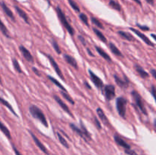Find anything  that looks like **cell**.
<instances>
[{"mask_svg":"<svg viewBox=\"0 0 156 155\" xmlns=\"http://www.w3.org/2000/svg\"><path fill=\"white\" fill-rule=\"evenodd\" d=\"M29 112H30V115L34 117V118L37 119L39 120L44 126L45 127H48V122L47 121V118H46L45 115L43 112V111L40 109L39 107H37L35 105H31L29 107Z\"/></svg>","mask_w":156,"mask_h":155,"instance_id":"obj_1","label":"cell"},{"mask_svg":"<svg viewBox=\"0 0 156 155\" xmlns=\"http://www.w3.org/2000/svg\"><path fill=\"white\" fill-rule=\"evenodd\" d=\"M56 14H57L58 18H59V20L60 21V22L62 23V25H63L64 27L66 29V30L69 32V33L70 35H72V36H73V35L75 34L74 29L72 27L71 24L69 23L68 20L66 19V17L65 14H64L63 12L62 11V9H61L59 6H57V7L56 8Z\"/></svg>","mask_w":156,"mask_h":155,"instance_id":"obj_2","label":"cell"},{"mask_svg":"<svg viewBox=\"0 0 156 155\" xmlns=\"http://www.w3.org/2000/svg\"><path fill=\"white\" fill-rule=\"evenodd\" d=\"M126 104H127V100L123 97H118L116 101V107L118 112V114L123 118L126 116Z\"/></svg>","mask_w":156,"mask_h":155,"instance_id":"obj_3","label":"cell"},{"mask_svg":"<svg viewBox=\"0 0 156 155\" xmlns=\"http://www.w3.org/2000/svg\"><path fill=\"white\" fill-rule=\"evenodd\" d=\"M131 95H132L133 98V100L135 101L136 105L137 107L142 111L144 115H147V111H146V108H145L144 104H143V99H142L141 96L140 94L137 92L136 91H133L131 92Z\"/></svg>","mask_w":156,"mask_h":155,"instance_id":"obj_4","label":"cell"},{"mask_svg":"<svg viewBox=\"0 0 156 155\" xmlns=\"http://www.w3.org/2000/svg\"><path fill=\"white\" fill-rule=\"evenodd\" d=\"M104 94H105V99L108 101H111L116 96L115 87L112 84L106 85L105 87V89H104Z\"/></svg>","mask_w":156,"mask_h":155,"instance_id":"obj_5","label":"cell"},{"mask_svg":"<svg viewBox=\"0 0 156 155\" xmlns=\"http://www.w3.org/2000/svg\"><path fill=\"white\" fill-rule=\"evenodd\" d=\"M44 55H45L46 56H47V58H48L49 61H50V64H51L52 67H53V68L54 69V71H56V74H58V75L59 76V78H60L61 79H62V80H64V77H63V74H62V71H61V69L59 68V65H58V64L56 63V62L55 61V59H53V57H52L51 56H50V55H47L44 53Z\"/></svg>","mask_w":156,"mask_h":155,"instance_id":"obj_6","label":"cell"},{"mask_svg":"<svg viewBox=\"0 0 156 155\" xmlns=\"http://www.w3.org/2000/svg\"><path fill=\"white\" fill-rule=\"evenodd\" d=\"M88 73H89L90 78H91V81L93 82V84H94L98 88H99V89H101V88L104 87V83H103V81H102L101 79L100 78L98 77V76L96 75V74H94L92 71H91V70H90V69L88 70Z\"/></svg>","mask_w":156,"mask_h":155,"instance_id":"obj_7","label":"cell"},{"mask_svg":"<svg viewBox=\"0 0 156 155\" xmlns=\"http://www.w3.org/2000/svg\"><path fill=\"white\" fill-rule=\"evenodd\" d=\"M29 132H30V135H31L32 138H33L34 141V143H35V144H36V145L37 146V147H39L40 149H41V151L44 152V153H45V154H47V155L50 154V153H49V151H48V150H47V147H46L45 146H44V144H43V143L41 142V141H40L39 139H38L36 135H35L34 134L33 132H31V131H29Z\"/></svg>","mask_w":156,"mask_h":155,"instance_id":"obj_8","label":"cell"},{"mask_svg":"<svg viewBox=\"0 0 156 155\" xmlns=\"http://www.w3.org/2000/svg\"><path fill=\"white\" fill-rule=\"evenodd\" d=\"M53 99H54V100H56V102H57L58 104H59V106H60V107L62 108V109H63V110L65 111L66 112H67V113H68L69 115L71 117H73V113H72V112H71V111H70V109H69V106H67L65 102H63L62 100H61L60 97H59V96H57V95H56V94H54V95L53 96Z\"/></svg>","mask_w":156,"mask_h":155,"instance_id":"obj_9","label":"cell"},{"mask_svg":"<svg viewBox=\"0 0 156 155\" xmlns=\"http://www.w3.org/2000/svg\"><path fill=\"white\" fill-rule=\"evenodd\" d=\"M19 50L21 52V55L23 56V57L27 61V62H34V58L32 56L31 53H30L27 49H26L25 47L23 45H20L19 46Z\"/></svg>","mask_w":156,"mask_h":155,"instance_id":"obj_10","label":"cell"},{"mask_svg":"<svg viewBox=\"0 0 156 155\" xmlns=\"http://www.w3.org/2000/svg\"><path fill=\"white\" fill-rule=\"evenodd\" d=\"M129 29H130V30H132L133 32H134V33H135L136 34L137 36H139V37L141 38V39L143 40V41H144V42L146 43L147 44V45L151 46H155V44H154L153 43L151 42L150 40H149V38H148L147 36H146V35L144 34V33H141V32H140V30H137V29L133 28V27H130V28H129Z\"/></svg>","mask_w":156,"mask_h":155,"instance_id":"obj_11","label":"cell"},{"mask_svg":"<svg viewBox=\"0 0 156 155\" xmlns=\"http://www.w3.org/2000/svg\"><path fill=\"white\" fill-rule=\"evenodd\" d=\"M114 80H115L116 83L117 84V85L118 86H120L121 88H127L128 87H129V80H128L127 77L126 76H125V78L124 80H123V79L119 77L117 74H114Z\"/></svg>","mask_w":156,"mask_h":155,"instance_id":"obj_12","label":"cell"},{"mask_svg":"<svg viewBox=\"0 0 156 155\" xmlns=\"http://www.w3.org/2000/svg\"><path fill=\"white\" fill-rule=\"evenodd\" d=\"M114 141H115V142L117 143V144H118L119 146H120V147H123V148H124L125 150L131 149L130 145H129V144H127V143H126V141H124V140L122 139V138H120V137L118 135H114Z\"/></svg>","mask_w":156,"mask_h":155,"instance_id":"obj_13","label":"cell"},{"mask_svg":"<svg viewBox=\"0 0 156 155\" xmlns=\"http://www.w3.org/2000/svg\"><path fill=\"white\" fill-rule=\"evenodd\" d=\"M0 5H1V7H2V11L4 12V13L5 14V15H7V16L9 17L10 19H12V21H15V16H14L13 13H12V12L11 11V9H9L7 5H6L5 3L4 2H1V3H0Z\"/></svg>","mask_w":156,"mask_h":155,"instance_id":"obj_14","label":"cell"},{"mask_svg":"<svg viewBox=\"0 0 156 155\" xmlns=\"http://www.w3.org/2000/svg\"><path fill=\"white\" fill-rule=\"evenodd\" d=\"M14 8H15V10H16L17 13L18 14V15H19V16L21 17V18H22V19L24 20V21H25L26 24H30V23H29L28 16H27V14H26V12H24V10H22V9H21V8H19V7H18V6H17V5L14 6Z\"/></svg>","mask_w":156,"mask_h":155,"instance_id":"obj_15","label":"cell"},{"mask_svg":"<svg viewBox=\"0 0 156 155\" xmlns=\"http://www.w3.org/2000/svg\"><path fill=\"white\" fill-rule=\"evenodd\" d=\"M63 57H64V59H65L66 62L69 65H70L72 67H73L74 68H76V69H78L77 62H76V60L73 57V56H69V55L65 54L63 56Z\"/></svg>","mask_w":156,"mask_h":155,"instance_id":"obj_16","label":"cell"},{"mask_svg":"<svg viewBox=\"0 0 156 155\" xmlns=\"http://www.w3.org/2000/svg\"><path fill=\"white\" fill-rule=\"evenodd\" d=\"M95 49L96 50H97L98 53H99V55H100L102 58H104V59H105L106 61H108V62H112V59H111V56H110L109 55H108V53H107L106 52L101 48V47H99L98 46H95Z\"/></svg>","mask_w":156,"mask_h":155,"instance_id":"obj_17","label":"cell"},{"mask_svg":"<svg viewBox=\"0 0 156 155\" xmlns=\"http://www.w3.org/2000/svg\"><path fill=\"white\" fill-rule=\"evenodd\" d=\"M69 126H70V128H71V129H73V130L74 131V132H76V133L78 135H79V136H80L82 138H83V139L85 140V141H86V142H88V141H87V140H86V138H85V135H84L83 132H82V129H79V128L78 127V126H76V125H75L74 123H70Z\"/></svg>","mask_w":156,"mask_h":155,"instance_id":"obj_18","label":"cell"},{"mask_svg":"<svg viewBox=\"0 0 156 155\" xmlns=\"http://www.w3.org/2000/svg\"><path fill=\"white\" fill-rule=\"evenodd\" d=\"M96 112H97L98 115V117L100 118V119L101 120L102 122L105 123V124H106V125L109 123V122H108V119L107 118L105 112H104L103 109H102L101 108H98L97 110H96Z\"/></svg>","mask_w":156,"mask_h":155,"instance_id":"obj_19","label":"cell"},{"mask_svg":"<svg viewBox=\"0 0 156 155\" xmlns=\"http://www.w3.org/2000/svg\"><path fill=\"white\" fill-rule=\"evenodd\" d=\"M135 68L136 72L138 73L139 75L142 78H148L149 77V74L142 68L140 65H135Z\"/></svg>","mask_w":156,"mask_h":155,"instance_id":"obj_20","label":"cell"},{"mask_svg":"<svg viewBox=\"0 0 156 155\" xmlns=\"http://www.w3.org/2000/svg\"><path fill=\"white\" fill-rule=\"evenodd\" d=\"M109 49L112 53H114L115 56H120V57H123V54H122L121 51L116 46L115 44H114L113 43H109Z\"/></svg>","mask_w":156,"mask_h":155,"instance_id":"obj_21","label":"cell"},{"mask_svg":"<svg viewBox=\"0 0 156 155\" xmlns=\"http://www.w3.org/2000/svg\"><path fill=\"white\" fill-rule=\"evenodd\" d=\"M0 103H1L2 104V105H4L5 106H6V107H7L8 109H9V110H10L11 112H12V113H13V115H15V116H16V117H18V115H17L16 112H15V109H13V107H12V105H11L10 103H9V102L7 101V100H5V99H3L2 97H0Z\"/></svg>","mask_w":156,"mask_h":155,"instance_id":"obj_22","label":"cell"},{"mask_svg":"<svg viewBox=\"0 0 156 155\" xmlns=\"http://www.w3.org/2000/svg\"><path fill=\"white\" fill-rule=\"evenodd\" d=\"M0 131L7 137V138H9V140L12 139V135H11L10 131L9 130V129L1 121H0Z\"/></svg>","mask_w":156,"mask_h":155,"instance_id":"obj_23","label":"cell"},{"mask_svg":"<svg viewBox=\"0 0 156 155\" xmlns=\"http://www.w3.org/2000/svg\"><path fill=\"white\" fill-rule=\"evenodd\" d=\"M0 31L2 32V34L4 35L5 37L11 38L10 33H9V30H8L7 27H6V26L5 25L4 23L2 22V21L1 19H0Z\"/></svg>","mask_w":156,"mask_h":155,"instance_id":"obj_24","label":"cell"},{"mask_svg":"<svg viewBox=\"0 0 156 155\" xmlns=\"http://www.w3.org/2000/svg\"><path fill=\"white\" fill-rule=\"evenodd\" d=\"M117 33L119 34V36H121L122 38H123V39L126 40L128 41H132L133 40H134L133 36L130 33H127V32L123 31V30H120V31L117 32Z\"/></svg>","mask_w":156,"mask_h":155,"instance_id":"obj_25","label":"cell"},{"mask_svg":"<svg viewBox=\"0 0 156 155\" xmlns=\"http://www.w3.org/2000/svg\"><path fill=\"white\" fill-rule=\"evenodd\" d=\"M80 125H81V129L82 130V132H83L84 135H85V138H86L87 141H91V134L88 132V131L87 130L86 128L85 127V126H84V124L82 123V121H80Z\"/></svg>","mask_w":156,"mask_h":155,"instance_id":"obj_26","label":"cell"},{"mask_svg":"<svg viewBox=\"0 0 156 155\" xmlns=\"http://www.w3.org/2000/svg\"><path fill=\"white\" fill-rule=\"evenodd\" d=\"M93 31H94V33H95L96 36H97L98 37L99 39L102 41V42L107 43V38L105 37V36L104 35V33H101V31H100L99 30H98V29L95 28V27H94V28H93Z\"/></svg>","mask_w":156,"mask_h":155,"instance_id":"obj_27","label":"cell"},{"mask_svg":"<svg viewBox=\"0 0 156 155\" xmlns=\"http://www.w3.org/2000/svg\"><path fill=\"white\" fill-rule=\"evenodd\" d=\"M47 78H48L49 80L53 82V84H55V85H56V86H57L58 88H60V89L62 90V91H65V92H67L66 90V88H64V87L62 86V85L61 84L59 83V82L58 81L56 80V79H55L54 78H53V77H52V76H50V75H48V76H47Z\"/></svg>","mask_w":156,"mask_h":155,"instance_id":"obj_28","label":"cell"},{"mask_svg":"<svg viewBox=\"0 0 156 155\" xmlns=\"http://www.w3.org/2000/svg\"><path fill=\"white\" fill-rule=\"evenodd\" d=\"M57 137L58 139H59V141L60 142V144H62V146H64V147H66V148H69V144H68L66 140L64 138V137H62V135H61L59 132H57Z\"/></svg>","mask_w":156,"mask_h":155,"instance_id":"obj_29","label":"cell"},{"mask_svg":"<svg viewBox=\"0 0 156 155\" xmlns=\"http://www.w3.org/2000/svg\"><path fill=\"white\" fill-rule=\"evenodd\" d=\"M109 5L111 6L112 9H115V10L119 11V12L121 11V6H120V5L119 4L116 0H110Z\"/></svg>","mask_w":156,"mask_h":155,"instance_id":"obj_30","label":"cell"},{"mask_svg":"<svg viewBox=\"0 0 156 155\" xmlns=\"http://www.w3.org/2000/svg\"><path fill=\"white\" fill-rule=\"evenodd\" d=\"M61 95L63 97V98L65 99L66 100H67V101L69 102V103H70L71 104L74 105L75 104V101L74 100H73V98L71 97V96H69V94H68L67 92H65V91H61Z\"/></svg>","mask_w":156,"mask_h":155,"instance_id":"obj_31","label":"cell"},{"mask_svg":"<svg viewBox=\"0 0 156 155\" xmlns=\"http://www.w3.org/2000/svg\"><path fill=\"white\" fill-rule=\"evenodd\" d=\"M12 64H13V67L14 68H15V71H16L18 73H19V74H21V73H22V69H21L18 60H17L16 59H15V58L12 59Z\"/></svg>","mask_w":156,"mask_h":155,"instance_id":"obj_32","label":"cell"},{"mask_svg":"<svg viewBox=\"0 0 156 155\" xmlns=\"http://www.w3.org/2000/svg\"><path fill=\"white\" fill-rule=\"evenodd\" d=\"M50 42H51L52 46H53V49H54L55 51L56 52V53H57V54H61L62 51H61L60 47H59V44L57 43V42H56V41L54 39H51V40H50Z\"/></svg>","mask_w":156,"mask_h":155,"instance_id":"obj_33","label":"cell"},{"mask_svg":"<svg viewBox=\"0 0 156 155\" xmlns=\"http://www.w3.org/2000/svg\"><path fill=\"white\" fill-rule=\"evenodd\" d=\"M91 22L93 23V24H94V25H95L97 27H98V28H100V29L105 28L103 26V24H101V21H99L98 19H97L96 18H94V17H91Z\"/></svg>","mask_w":156,"mask_h":155,"instance_id":"obj_34","label":"cell"},{"mask_svg":"<svg viewBox=\"0 0 156 155\" xmlns=\"http://www.w3.org/2000/svg\"><path fill=\"white\" fill-rule=\"evenodd\" d=\"M79 18H80L81 21L84 23L86 26L89 27V24H88V18L85 14L81 13L79 14Z\"/></svg>","mask_w":156,"mask_h":155,"instance_id":"obj_35","label":"cell"},{"mask_svg":"<svg viewBox=\"0 0 156 155\" xmlns=\"http://www.w3.org/2000/svg\"><path fill=\"white\" fill-rule=\"evenodd\" d=\"M68 2H69V3L70 5H71V7L73 8V9H74L76 12H80V9H79V5H78L77 3H76L74 0H68Z\"/></svg>","mask_w":156,"mask_h":155,"instance_id":"obj_36","label":"cell"},{"mask_svg":"<svg viewBox=\"0 0 156 155\" xmlns=\"http://www.w3.org/2000/svg\"><path fill=\"white\" fill-rule=\"evenodd\" d=\"M93 120H94V125H95L96 128H97L98 129H99V130H100V129H101V125L100 121L98 119L97 117L94 116V119H93Z\"/></svg>","mask_w":156,"mask_h":155,"instance_id":"obj_37","label":"cell"},{"mask_svg":"<svg viewBox=\"0 0 156 155\" xmlns=\"http://www.w3.org/2000/svg\"><path fill=\"white\" fill-rule=\"evenodd\" d=\"M78 39L80 40V42L82 43V44H83L84 46H86V40H85V39L83 37V36H81V35H79V36H78Z\"/></svg>","mask_w":156,"mask_h":155,"instance_id":"obj_38","label":"cell"},{"mask_svg":"<svg viewBox=\"0 0 156 155\" xmlns=\"http://www.w3.org/2000/svg\"><path fill=\"white\" fill-rule=\"evenodd\" d=\"M125 153H127L128 155H137L134 150H131V149H128V150H125Z\"/></svg>","mask_w":156,"mask_h":155,"instance_id":"obj_39","label":"cell"},{"mask_svg":"<svg viewBox=\"0 0 156 155\" xmlns=\"http://www.w3.org/2000/svg\"><path fill=\"white\" fill-rule=\"evenodd\" d=\"M136 25H137V27H138L140 29H141V30H146V31L149 30V27H147V26H142V25H140V24H137Z\"/></svg>","mask_w":156,"mask_h":155,"instance_id":"obj_40","label":"cell"},{"mask_svg":"<svg viewBox=\"0 0 156 155\" xmlns=\"http://www.w3.org/2000/svg\"><path fill=\"white\" fill-rule=\"evenodd\" d=\"M155 91H156V90H155V85H152V87H151L150 92H151V94H152V97H153L154 98L155 97Z\"/></svg>","mask_w":156,"mask_h":155,"instance_id":"obj_41","label":"cell"},{"mask_svg":"<svg viewBox=\"0 0 156 155\" xmlns=\"http://www.w3.org/2000/svg\"><path fill=\"white\" fill-rule=\"evenodd\" d=\"M12 148H13V150H14V152H15V155H23L22 153H20L19 150H18V149H17V147H15V146L14 145V144H12Z\"/></svg>","mask_w":156,"mask_h":155,"instance_id":"obj_42","label":"cell"},{"mask_svg":"<svg viewBox=\"0 0 156 155\" xmlns=\"http://www.w3.org/2000/svg\"><path fill=\"white\" fill-rule=\"evenodd\" d=\"M32 70H33L35 74H36L37 76H41V73L39 72V71H38V70L36 68H34V67H33V68H32Z\"/></svg>","mask_w":156,"mask_h":155,"instance_id":"obj_43","label":"cell"},{"mask_svg":"<svg viewBox=\"0 0 156 155\" xmlns=\"http://www.w3.org/2000/svg\"><path fill=\"white\" fill-rule=\"evenodd\" d=\"M151 73H152V77H153L154 78H156V71H155V69L151 70Z\"/></svg>","mask_w":156,"mask_h":155,"instance_id":"obj_44","label":"cell"},{"mask_svg":"<svg viewBox=\"0 0 156 155\" xmlns=\"http://www.w3.org/2000/svg\"><path fill=\"white\" fill-rule=\"evenodd\" d=\"M84 85H85V86L86 87V88H88V89H91V86H90V85L88 84V83L86 81H84Z\"/></svg>","mask_w":156,"mask_h":155,"instance_id":"obj_45","label":"cell"},{"mask_svg":"<svg viewBox=\"0 0 156 155\" xmlns=\"http://www.w3.org/2000/svg\"><path fill=\"white\" fill-rule=\"evenodd\" d=\"M87 51H88V55H89V56H91V57H94V55L92 53H91V50H89V49H88V48H87Z\"/></svg>","mask_w":156,"mask_h":155,"instance_id":"obj_46","label":"cell"},{"mask_svg":"<svg viewBox=\"0 0 156 155\" xmlns=\"http://www.w3.org/2000/svg\"><path fill=\"white\" fill-rule=\"evenodd\" d=\"M146 2H147L149 4L152 5H154V3H155V2H154V0H146Z\"/></svg>","mask_w":156,"mask_h":155,"instance_id":"obj_47","label":"cell"},{"mask_svg":"<svg viewBox=\"0 0 156 155\" xmlns=\"http://www.w3.org/2000/svg\"><path fill=\"white\" fill-rule=\"evenodd\" d=\"M133 1H134L135 2H136L137 4H139L140 5H142V2H141V1H140V0H133Z\"/></svg>","mask_w":156,"mask_h":155,"instance_id":"obj_48","label":"cell"},{"mask_svg":"<svg viewBox=\"0 0 156 155\" xmlns=\"http://www.w3.org/2000/svg\"><path fill=\"white\" fill-rule=\"evenodd\" d=\"M152 37H153L154 40H155V35L154 34V33H152Z\"/></svg>","mask_w":156,"mask_h":155,"instance_id":"obj_49","label":"cell"},{"mask_svg":"<svg viewBox=\"0 0 156 155\" xmlns=\"http://www.w3.org/2000/svg\"><path fill=\"white\" fill-rule=\"evenodd\" d=\"M0 83L2 84V79H1V76H0Z\"/></svg>","mask_w":156,"mask_h":155,"instance_id":"obj_50","label":"cell"},{"mask_svg":"<svg viewBox=\"0 0 156 155\" xmlns=\"http://www.w3.org/2000/svg\"><path fill=\"white\" fill-rule=\"evenodd\" d=\"M46 1H47V2H48L49 4H50V0H46Z\"/></svg>","mask_w":156,"mask_h":155,"instance_id":"obj_51","label":"cell"},{"mask_svg":"<svg viewBox=\"0 0 156 155\" xmlns=\"http://www.w3.org/2000/svg\"><path fill=\"white\" fill-rule=\"evenodd\" d=\"M122 1H123V0H122Z\"/></svg>","mask_w":156,"mask_h":155,"instance_id":"obj_52","label":"cell"}]
</instances>
